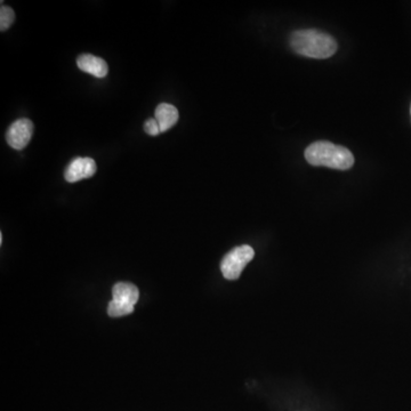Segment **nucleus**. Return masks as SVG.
<instances>
[{"mask_svg":"<svg viewBox=\"0 0 411 411\" xmlns=\"http://www.w3.org/2000/svg\"><path fill=\"white\" fill-rule=\"evenodd\" d=\"M14 21H15L14 10L10 6L1 5V8H0V30L5 31V30L10 29Z\"/></svg>","mask_w":411,"mask_h":411,"instance_id":"obj_9","label":"nucleus"},{"mask_svg":"<svg viewBox=\"0 0 411 411\" xmlns=\"http://www.w3.org/2000/svg\"><path fill=\"white\" fill-rule=\"evenodd\" d=\"M255 256L254 249L248 245H239L227 252L220 261V271L227 280H236L243 273V268Z\"/></svg>","mask_w":411,"mask_h":411,"instance_id":"obj_4","label":"nucleus"},{"mask_svg":"<svg viewBox=\"0 0 411 411\" xmlns=\"http://www.w3.org/2000/svg\"><path fill=\"white\" fill-rule=\"evenodd\" d=\"M33 135V124L29 119H19L10 124L6 133V140L10 147L23 150Z\"/></svg>","mask_w":411,"mask_h":411,"instance_id":"obj_5","label":"nucleus"},{"mask_svg":"<svg viewBox=\"0 0 411 411\" xmlns=\"http://www.w3.org/2000/svg\"><path fill=\"white\" fill-rule=\"evenodd\" d=\"M154 118L159 124L161 133L168 131L174 127L179 119V110L168 103H161L156 106L154 112Z\"/></svg>","mask_w":411,"mask_h":411,"instance_id":"obj_8","label":"nucleus"},{"mask_svg":"<svg viewBox=\"0 0 411 411\" xmlns=\"http://www.w3.org/2000/svg\"><path fill=\"white\" fill-rule=\"evenodd\" d=\"M111 302L108 303V314L111 318H120L134 312V306L140 298V290L129 282H118L112 288Z\"/></svg>","mask_w":411,"mask_h":411,"instance_id":"obj_3","label":"nucleus"},{"mask_svg":"<svg viewBox=\"0 0 411 411\" xmlns=\"http://www.w3.org/2000/svg\"><path fill=\"white\" fill-rule=\"evenodd\" d=\"M97 170L95 160L92 158H76L65 169L64 177L67 182L76 183L81 179H90Z\"/></svg>","mask_w":411,"mask_h":411,"instance_id":"obj_6","label":"nucleus"},{"mask_svg":"<svg viewBox=\"0 0 411 411\" xmlns=\"http://www.w3.org/2000/svg\"><path fill=\"white\" fill-rule=\"evenodd\" d=\"M76 65L80 70L96 78H104L108 72V63L103 58L94 55H80L79 58H76Z\"/></svg>","mask_w":411,"mask_h":411,"instance_id":"obj_7","label":"nucleus"},{"mask_svg":"<svg viewBox=\"0 0 411 411\" xmlns=\"http://www.w3.org/2000/svg\"><path fill=\"white\" fill-rule=\"evenodd\" d=\"M290 46L297 54L311 58H328L337 51V42L332 35L319 30H298L290 35Z\"/></svg>","mask_w":411,"mask_h":411,"instance_id":"obj_1","label":"nucleus"},{"mask_svg":"<svg viewBox=\"0 0 411 411\" xmlns=\"http://www.w3.org/2000/svg\"><path fill=\"white\" fill-rule=\"evenodd\" d=\"M305 159L312 166H325L337 170H348L354 165V156L348 147L328 140H318L305 150Z\"/></svg>","mask_w":411,"mask_h":411,"instance_id":"obj_2","label":"nucleus"},{"mask_svg":"<svg viewBox=\"0 0 411 411\" xmlns=\"http://www.w3.org/2000/svg\"><path fill=\"white\" fill-rule=\"evenodd\" d=\"M144 131H145L147 135H151V136H156V135L161 134L159 124L156 122V118L147 119L145 124H144Z\"/></svg>","mask_w":411,"mask_h":411,"instance_id":"obj_10","label":"nucleus"}]
</instances>
